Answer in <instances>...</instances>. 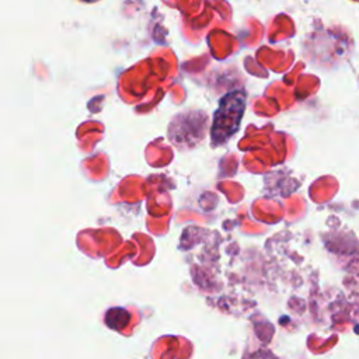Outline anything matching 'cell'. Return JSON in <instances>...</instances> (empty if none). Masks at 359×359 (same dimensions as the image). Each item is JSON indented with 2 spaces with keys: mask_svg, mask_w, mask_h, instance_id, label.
<instances>
[{
  "mask_svg": "<svg viewBox=\"0 0 359 359\" xmlns=\"http://www.w3.org/2000/svg\"><path fill=\"white\" fill-rule=\"evenodd\" d=\"M84 1H95V0H84Z\"/></svg>",
  "mask_w": 359,
  "mask_h": 359,
  "instance_id": "obj_2",
  "label": "cell"
},
{
  "mask_svg": "<svg viewBox=\"0 0 359 359\" xmlns=\"http://www.w3.org/2000/svg\"><path fill=\"white\" fill-rule=\"evenodd\" d=\"M245 109V95L241 91H231L226 94L217 111L215 112L212 126V142L220 144L231 137L241 122Z\"/></svg>",
  "mask_w": 359,
  "mask_h": 359,
  "instance_id": "obj_1",
  "label": "cell"
}]
</instances>
